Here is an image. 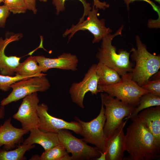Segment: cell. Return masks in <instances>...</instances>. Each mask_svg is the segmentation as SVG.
I'll return each mask as SVG.
<instances>
[{"label":"cell","mask_w":160,"mask_h":160,"mask_svg":"<svg viewBox=\"0 0 160 160\" xmlns=\"http://www.w3.org/2000/svg\"><path fill=\"white\" fill-rule=\"evenodd\" d=\"M127 127L124 149L129 156L125 160H151L160 156L154 137L142 120L137 117Z\"/></svg>","instance_id":"obj_1"},{"label":"cell","mask_w":160,"mask_h":160,"mask_svg":"<svg viewBox=\"0 0 160 160\" xmlns=\"http://www.w3.org/2000/svg\"><path fill=\"white\" fill-rule=\"evenodd\" d=\"M123 28L122 25L113 34L110 33L104 37L96 56L99 62L115 70L121 77L131 72L133 68L129 60L130 52L120 49L117 53L116 47L112 44L115 37L121 35Z\"/></svg>","instance_id":"obj_2"},{"label":"cell","mask_w":160,"mask_h":160,"mask_svg":"<svg viewBox=\"0 0 160 160\" xmlns=\"http://www.w3.org/2000/svg\"><path fill=\"white\" fill-rule=\"evenodd\" d=\"M137 48L130 51L131 59L135 62L132 72V79L141 87L156 73L160 68V56L149 52L138 35L135 36Z\"/></svg>","instance_id":"obj_3"},{"label":"cell","mask_w":160,"mask_h":160,"mask_svg":"<svg viewBox=\"0 0 160 160\" xmlns=\"http://www.w3.org/2000/svg\"><path fill=\"white\" fill-rule=\"evenodd\" d=\"M100 97L105 107L106 120L104 132L107 137L120 126L125 117L134 111L136 107L114 98L106 93H101Z\"/></svg>","instance_id":"obj_4"},{"label":"cell","mask_w":160,"mask_h":160,"mask_svg":"<svg viewBox=\"0 0 160 160\" xmlns=\"http://www.w3.org/2000/svg\"><path fill=\"white\" fill-rule=\"evenodd\" d=\"M121 78L119 82L115 84L108 86L98 85V89L102 92L137 107L141 97L149 92L132 79L131 72L121 77Z\"/></svg>","instance_id":"obj_5"},{"label":"cell","mask_w":160,"mask_h":160,"mask_svg":"<svg viewBox=\"0 0 160 160\" xmlns=\"http://www.w3.org/2000/svg\"><path fill=\"white\" fill-rule=\"evenodd\" d=\"M50 84L45 76H34L15 82L10 86L12 91L0 102V105L5 106L16 102L33 93L45 92L49 89Z\"/></svg>","instance_id":"obj_6"},{"label":"cell","mask_w":160,"mask_h":160,"mask_svg":"<svg viewBox=\"0 0 160 160\" xmlns=\"http://www.w3.org/2000/svg\"><path fill=\"white\" fill-rule=\"evenodd\" d=\"M105 108L102 103L97 116L89 122H85L75 116L74 119L79 124L81 130L79 134L86 143L94 145L100 151L103 152L106 139L104 132L106 120Z\"/></svg>","instance_id":"obj_7"},{"label":"cell","mask_w":160,"mask_h":160,"mask_svg":"<svg viewBox=\"0 0 160 160\" xmlns=\"http://www.w3.org/2000/svg\"><path fill=\"white\" fill-rule=\"evenodd\" d=\"M68 130L63 129L57 133L60 143L68 153L71 154L72 160H90L100 156V150L91 146L83 139L73 135Z\"/></svg>","instance_id":"obj_8"},{"label":"cell","mask_w":160,"mask_h":160,"mask_svg":"<svg viewBox=\"0 0 160 160\" xmlns=\"http://www.w3.org/2000/svg\"><path fill=\"white\" fill-rule=\"evenodd\" d=\"M98 9L93 5L85 20L78 23L76 25L73 24L71 27L66 30L63 34V37L68 35L69 41L74 35L79 31L88 30L94 36L93 44L99 42L108 34L112 32V29L105 26V20L99 19L98 18Z\"/></svg>","instance_id":"obj_9"},{"label":"cell","mask_w":160,"mask_h":160,"mask_svg":"<svg viewBox=\"0 0 160 160\" xmlns=\"http://www.w3.org/2000/svg\"><path fill=\"white\" fill-rule=\"evenodd\" d=\"M96 64L92 65L85 74L83 80L79 82L73 83L70 88L69 93L72 101L79 107L84 108V99L86 93L90 92L92 95H97L102 92L97 88L98 77L96 68Z\"/></svg>","instance_id":"obj_10"},{"label":"cell","mask_w":160,"mask_h":160,"mask_svg":"<svg viewBox=\"0 0 160 160\" xmlns=\"http://www.w3.org/2000/svg\"><path fill=\"white\" fill-rule=\"evenodd\" d=\"M39 102L37 92L23 98L18 111L12 116L20 122L23 129L30 131L38 127L40 119L37 113V109Z\"/></svg>","instance_id":"obj_11"},{"label":"cell","mask_w":160,"mask_h":160,"mask_svg":"<svg viewBox=\"0 0 160 160\" xmlns=\"http://www.w3.org/2000/svg\"><path fill=\"white\" fill-rule=\"evenodd\" d=\"M47 105L41 103L38 105L37 112L40 119L38 128L45 132L57 134L60 130L66 129L71 130L76 134L80 133L81 128L77 121H67L62 119L54 117L49 114Z\"/></svg>","instance_id":"obj_12"},{"label":"cell","mask_w":160,"mask_h":160,"mask_svg":"<svg viewBox=\"0 0 160 160\" xmlns=\"http://www.w3.org/2000/svg\"><path fill=\"white\" fill-rule=\"evenodd\" d=\"M42 72H46L51 68L71 71L77 70L79 60L77 56L70 53H63L57 58H51L44 56H34Z\"/></svg>","instance_id":"obj_13"},{"label":"cell","mask_w":160,"mask_h":160,"mask_svg":"<svg viewBox=\"0 0 160 160\" xmlns=\"http://www.w3.org/2000/svg\"><path fill=\"white\" fill-rule=\"evenodd\" d=\"M106 138L104 150L106 160H122L124 156L125 135L124 128L128 119Z\"/></svg>","instance_id":"obj_14"},{"label":"cell","mask_w":160,"mask_h":160,"mask_svg":"<svg viewBox=\"0 0 160 160\" xmlns=\"http://www.w3.org/2000/svg\"><path fill=\"white\" fill-rule=\"evenodd\" d=\"M11 119H7L0 126V148L5 150L13 149L21 145L23 141V136L29 131L13 126Z\"/></svg>","instance_id":"obj_15"},{"label":"cell","mask_w":160,"mask_h":160,"mask_svg":"<svg viewBox=\"0 0 160 160\" xmlns=\"http://www.w3.org/2000/svg\"><path fill=\"white\" fill-rule=\"evenodd\" d=\"M21 33H17L5 39L0 37V74L4 76H13L15 74L16 68L20 63V58L16 56H7L5 50L10 43L17 41L22 36Z\"/></svg>","instance_id":"obj_16"},{"label":"cell","mask_w":160,"mask_h":160,"mask_svg":"<svg viewBox=\"0 0 160 160\" xmlns=\"http://www.w3.org/2000/svg\"><path fill=\"white\" fill-rule=\"evenodd\" d=\"M139 118L151 132L160 149V106L149 107L140 111Z\"/></svg>","instance_id":"obj_17"},{"label":"cell","mask_w":160,"mask_h":160,"mask_svg":"<svg viewBox=\"0 0 160 160\" xmlns=\"http://www.w3.org/2000/svg\"><path fill=\"white\" fill-rule=\"evenodd\" d=\"M29 132V136L22 143L31 145L38 144L41 145L45 151L60 144L57 133L44 132L38 128L31 129Z\"/></svg>","instance_id":"obj_18"},{"label":"cell","mask_w":160,"mask_h":160,"mask_svg":"<svg viewBox=\"0 0 160 160\" xmlns=\"http://www.w3.org/2000/svg\"><path fill=\"white\" fill-rule=\"evenodd\" d=\"M96 71L98 77V85L108 86L115 84L121 79L116 71L99 62L96 64Z\"/></svg>","instance_id":"obj_19"},{"label":"cell","mask_w":160,"mask_h":160,"mask_svg":"<svg viewBox=\"0 0 160 160\" xmlns=\"http://www.w3.org/2000/svg\"><path fill=\"white\" fill-rule=\"evenodd\" d=\"M15 75L31 77L47 75L42 73L41 68L34 57L32 56L19 63L15 69Z\"/></svg>","instance_id":"obj_20"},{"label":"cell","mask_w":160,"mask_h":160,"mask_svg":"<svg viewBox=\"0 0 160 160\" xmlns=\"http://www.w3.org/2000/svg\"><path fill=\"white\" fill-rule=\"evenodd\" d=\"M160 106V96L148 92L143 95L140 97L138 105L134 111L124 119L132 120L143 110L152 107Z\"/></svg>","instance_id":"obj_21"},{"label":"cell","mask_w":160,"mask_h":160,"mask_svg":"<svg viewBox=\"0 0 160 160\" xmlns=\"http://www.w3.org/2000/svg\"><path fill=\"white\" fill-rule=\"evenodd\" d=\"M35 147L34 145L22 143L15 149L5 150L0 148V160H26L25 153Z\"/></svg>","instance_id":"obj_22"},{"label":"cell","mask_w":160,"mask_h":160,"mask_svg":"<svg viewBox=\"0 0 160 160\" xmlns=\"http://www.w3.org/2000/svg\"><path fill=\"white\" fill-rule=\"evenodd\" d=\"M39 160H72L65 148L60 144L45 151Z\"/></svg>","instance_id":"obj_23"},{"label":"cell","mask_w":160,"mask_h":160,"mask_svg":"<svg viewBox=\"0 0 160 160\" xmlns=\"http://www.w3.org/2000/svg\"><path fill=\"white\" fill-rule=\"evenodd\" d=\"M67 0H52V3L55 7L56 10V14L58 15L60 12L64 11L65 9V2ZM83 4L84 8L83 15L80 18L81 20H84L85 16H87L91 10L92 7H91V4L87 2L85 0H78Z\"/></svg>","instance_id":"obj_24"},{"label":"cell","mask_w":160,"mask_h":160,"mask_svg":"<svg viewBox=\"0 0 160 160\" xmlns=\"http://www.w3.org/2000/svg\"><path fill=\"white\" fill-rule=\"evenodd\" d=\"M31 77H32L18 75L10 76L0 74V90L4 92H7L11 88V85L15 82Z\"/></svg>","instance_id":"obj_25"},{"label":"cell","mask_w":160,"mask_h":160,"mask_svg":"<svg viewBox=\"0 0 160 160\" xmlns=\"http://www.w3.org/2000/svg\"><path fill=\"white\" fill-rule=\"evenodd\" d=\"M3 2L14 14L24 13L27 9L24 0H4Z\"/></svg>","instance_id":"obj_26"},{"label":"cell","mask_w":160,"mask_h":160,"mask_svg":"<svg viewBox=\"0 0 160 160\" xmlns=\"http://www.w3.org/2000/svg\"><path fill=\"white\" fill-rule=\"evenodd\" d=\"M141 87L149 92L160 96V78L150 80Z\"/></svg>","instance_id":"obj_27"},{"label":"cell","mask_w":160,"mask_h":160,"mask_svg":"<svg viewBox=\"0 0 160 160\" xmlns=\"http://www.w3.org/2000/svg\"><path fill=\"white\" fill-rule=\"evenodd\" d=\"M124 3L126 4L128 11L129 9V5L130 4L137 1H145L150 4L154 11H156L158 15V18L156 20H154L155 23L158 25H160V9L158 6L156 5L151 0H123Z\"/></svg>","instance_id":"obj_28"},{"label":"cell","mask_w":160,"mask_h":160,"mask_svg":"<svg viewBox=\"0 0 160 160\" xmlns=\"http://www.w3.org/2000/svg\"><path fill=\"white\" fill-rule=\"evenodd\" d=\"M10 14L8 8L4 5L0 6V28H4L7 19Z\"/></svg>","instance_id":"obj_29"},{"label":"cell","mask_w":160,"mask_h":160,"mask_svg":"<svg viewBox=\"0 0 160 160\" xmlns=\"http://www.w3.org/2000/svg\"><path fill=\"white\" fill-rule=\"evenodd\" d=\"M27 9L32 11L34 14H36L37 9L36 8V0H24Z\"/></svg>","instance_id":"obj_30"},{"label":"cell","mask_w":160,"mask_h":160,"mask_svg":"<svg viewBox=\"0 0 160 160\" xmlns=\"http://www.w3.org/2000/svg\"><path fill=\"white\" fill-rule=\"evenodd\" d=\"M93 5L96 8L98 9L105 10L108 8L110 6L109 4L105 1L101 2L99 0H93Z\"/></svg>","instance_id":"obj_31"},{"label":"cell","mask_w":160,"mask_h":160,"mask_svg":"<svg viewBox=\"0 0 160 160\" xmlns=\"http://www.w3.org/2000/svg\"><path fill=\"white\" fill-rule=\"evenodd\" d=\"M5 106H0V120L4 118L5 114Z\"/></svg>","instance_id":"obj_32"},{"label":"cell","mask_w":160,"mask_h":160,"mask_svg":"<svg viewBox=\"0 0 160 160\" xmlns=\"http://www.w3.org/2000/svg\"><path fill=\"white\" fill-rule=\"evenodd\" d=\"M100 155L99 157L97 158L96 159L97 160H106V153L105 152H102L100 151Z\"/></svg>","instance_id":"obj_33"},{"label":"cell","mask_w":160,"mask_h":160,"mask_svg":"<svg viewBox=\"0 0 160 160\" xmlns=\"http://www.w3.org/2000/svg\"><path fill=\"white\" fill-rule=\"evenodd\" d=\"M39 0L40 1H42L44 2H46L48 1V0Z\"/></svg>","instance_id":"obj_34"},{"label":"cell","mask_w":160,"mask_h":160,"mask_svg":"<svg viewBox=\"0 0 160 160\" xmlns=\"http://www.w3.org/2000/svg\"><path fill=\"white\" fill-rule=\"evenodd\" d=\"M155 1L157 2L159 4H160V0H154Z\"/></svg>","instance_id":"obj_35"},{"label":"cell","mask_w":160,"mask_h":160,"mask_svg":"<svg viewBox=\"0 0 160 160\" xmlns=\"http://www.w3.org/2000/svg\"><path fill=\"white\" fill-rule=\"evenodd\" d=\"M4 1V0H0V4L1 3V2H3V1Z\"/></svg>","instance_id":"obj_36"}]
</instances>
